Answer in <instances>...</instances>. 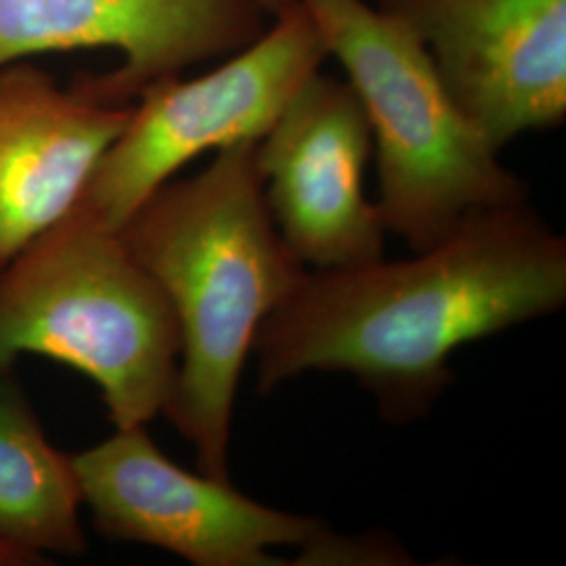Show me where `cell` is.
<instances>
[{
	"instance_id": "6da1fadb",
	"label": "cell",
	"mask_w": 566,
	"mask_h": 566,
	"mask_svg": "<svg viewBox=\"0 0 566 566\" xmlns=\"http://www.w3.org/2000/svg\"><path fill=\"white\" fill-rule=\"evenodd\" d=\"M565 303V238L526 200L485 208L407 261L306 271L256 334L259 390L348 374L386 420L409 422L451 382L458 348Z\"/></svg>"
},
{
	"instance_id": "7a4b0ae2",
	"label": "cell",
	"mask_w": 566,
	"mask_h": 566,
	"mask_svg": "<svg viewBox=\"0 0 566 566\" xmlns=\"http://www.w3.org/2000/svg\"><path fill=\"white\" fill-rule=\"evenodd\" d=\"M256 143L229 145L202 172L164 182L118 229L179 325L164 413L196 449L200 472L219 479H229L235 395L256 334L306 273L269 212Z\"/></svg>"
},
{
	"instance_id": "3957f363",
	"label": "cell",
	"mask_w": 566,
	"mask_h": 566,
	"mask_svg": "<svg viewBox=\"0 0 566 566\" xmlns=\"http://www.w3.org/2000/svg\"><path fill=\"white\" fill-rule=\"evenodd\" d=\"M23 355L91 378L112 422L130 428L164 413L181 336L120 233L72 210L0 269V367Z\"/></svg>"
},
{
	"instance_id": "277c9868",
	"label": "cell",
	"mask_w": 566,
	"mask_h": 566,
	"mask_svg": "<svg viewBox=\"0 0 566 566\" xmlns=\"http://www.w3.org/2000/svg\"><path fill=\"white\" fill-rule=\"evenodd\" d=\"M301 4L364 107L386 231L418 252L472 212L525 202V182L451 99L403 23L365 0Z\"/></svg>"
},
{
	"instance_id": "5b68a950",
	"label": "cell",
	"mask_w": 566,
	"mask_h": 566,
	"mask_svg": "<svg viewBox=\"0 0 566 566\" xmlns=\"http://www.w3.org/2000/svg\"><path fill=\"white\" fill-rule=\"evenodd\" d=\"M325 60L319 30L298 2L217 70L147 86L74 210L118 231L185 164L212 149L259 142Z\"/></svg>"
},
{
	"instance_id": "8992f818",
	"label": "cell",
	"mask_w": 566,
	"mask_h": 566,
	"mask_svg": "<svg viewBox=\"0 0 566 566\" xmlns=\"http://www.w3.org/2000/svg\"><path fill=\"white\" fill-rule=\"evenodd\" d=\"M70 460L99 533L163 547L191 565H280L269 547L304 549L327 531L319 518L250 500L229 479L175 464L145 426L116 428Z\"/></svg>"
},
{
	"instance_id": "52a82bcc",
	"label": "cell",
	"mask_w": 566,
	"mask_h": 566,
	"mask_svg": "<svg viewBox=\"0 0 566 566\" xmlns=\"http://www.w3.org/2000/svg\"><path fill=\"white\" fill-rule=\"evenodd\" d=\"M451 99L502 151L566 118V0H380Z\"/></svg>"
},
{
	"instance_id": "ba28073f",
	"label": "cell",
	"mask_w": 566,
	"mask_h": 566,
	"mask_svg": "<svg viewBox=\"0 0 566 566\" xmlns=\"http://www.w3.org/2000/svg\"><path fill=\"white\" fill-rule=\"evenodd\" d=\"M371 130L346 81L317 72L256 143L269 212L292 254L313 271L385 259L378 203L365 198Z\"/></svg>"
},
{
	"instance_id": "9c48e42d",
	"label": "cell",
	"mask_w": 566,
	"mask_h": 566,
	"mask_svg": "<svg viewBox=\"0 0 566 566\" xmlns=\"http://www.w3.org/2000/svg\"><path fill=\"white\" fill-rule=\"evenodd\" d=\"M264 13L248 0H0V67L41 53L112 49L120 70L78 82L105 103L128 105L156 82L261 36Z\"/></svg>"
},
{
	"instance_id": "30bf717a",
	"label": "cell",
	"mask_w": 566,
	"mask_h": 566,
	"mask_svg": "<svg viewBox=\"0 0 566 566\" xmlns=\"http://www.w3.org/2000/svg\"><path fill=\"white\" fill-rule=\"evenodd\" d=\"M130 109L23 61L0 67V263L74 210Z\"/></svg>"
},
{
	"instance_id": "8fae6325",
	"label": "cell",
	"mask_w": 566,
	"mask_h": 566,
	"mask_svg": "<svg viewBox=\"0 0 566 566\" xmlns=\"http://www.w3.org/2000/svg\"><path fill=\"white\" fill-rule=\"evenodd\" d=\"M81 506L70 455L49 443L9 369L0 367V539L41 560L82 554Z\"/></svg>"
},
{
	"instance_id": "7c38bea8",
	"label": "cell",
	"mask_w": 566,
	"mask_h": 566,
	"mask_svg": "<svg viewBox=\"0 0 566 566\" xmlns=\"http://www.w3.org/2000/svg\"><path fill=\"white\" fill-rule=\"evenodd\" d=\"M44 565V560L23 552L20 547L11 546L0 539V566H32Z\"/></svg>"
},
{
	"instance_id": "4fadbf2b",
	"label": "cell",
	"mask_w": 566,
	"mask_h": 566,
	"mask_svg": "<svg viewBox=\"0 0 566 566\" xmlns=\"http://www.w3.org/2000/svg\"><path fill=\"white\" fill-rule=\"evenodd\" d=\"M248 2H252L254 7H259L264 15L277 18V15H282L283 11L296 7L301 0H248Z\"/></svg>"
},
{
	"instance_id": "5bb4252c",
	"label": "cell",
	"mask_w": 566,
	"mask_h": 566,
	"mask_svg": "<svg viewBox=\"0 0 566 566\" xmlns=\"http://www.w3.org/2000/svg\"><path fill=\"white\" fill-rule=\"evenodd\" d=\"M2 266H4V264L0 263V269H2Z\"/></svg>"
}]
</instances>
